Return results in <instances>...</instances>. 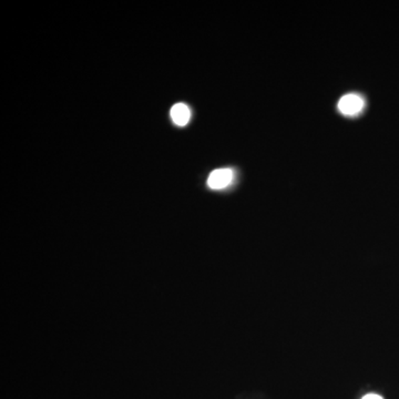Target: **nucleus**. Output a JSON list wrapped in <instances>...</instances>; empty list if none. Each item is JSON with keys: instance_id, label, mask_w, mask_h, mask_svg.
<instances>
[{"instance_id": "1", "label": "nucleus", "mask_w": 399, "mask_h": 399, "mask_svg": "<svg viewBox=\"0 0 399 399\" xmlns=\"http://www.w3.org/2000/svg\"><path fill=\"white\" fill-rule=\"evenodd\" d=\"M364 107L362 97L354 93H349L339 101V110L345 116H355L361 112Z\"/></svg>"}, {"instance_id": "2", "label": "nucleus", "mask_w": 399, "mask_h": 399, "mask_svg": "<svg viewBox=\"0 0 399 399\" xmlns=\"http://www.w3.org/2000/svg\"><path fill=\"white\" fill-rule=\"evenodd\" d=\"M233 180V172L230 169H218L212 171L208 176V186L212 190H222L231 184Z\"/></svg>"}, {"instance_id": "3", "label": "nucleus", "mask_w": 399, "mask_h": 399, "mask_svg": "<svg viewBox=\"0 0 399 399\" xmlns=\"http://www.w3.org/2000/svg\"><path fill=\"white\" fill-rule=\"evenodd\" d=\"M171 118L176 126H186L191 118V110L184 103H176L171 109Z\"/></svg>"}, {"instance_id": "4", "label": "nucleus", "mask_w": 399, "mask_h": 399, "mask_svg": "<svg viewBox=\"0 0 399 399\" xmlns=\"http://www.w3.org/2000/svg\"><path fill=\"white\" fill-rule=\"evenodd\" d=\"M362 399H383L382 397L377 394H368L363 397Z\"/></svg>"}]
</instances>
